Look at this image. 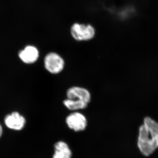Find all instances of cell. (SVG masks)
I'll return each instance as SVG.
<instances>
[{
	"label": "cell",
	"mask_w": 158,
	"mask_h": 158,
	"mask_svg": "<svg viewBox=\"0 0 158 158\" xmlns=\"http://www.w3.org/2000/svg\"><path fill=\"white\" fill-rule=\"evenodd\" d=\"M138 146L145 156H150L158 148V123L150 117H145L139 127Z\"/></svg>",
	"instance_id": "cell-1"
},
{
	"label": "cell",
	"mask_w": 158,
	"mask_h": 158,
	"mask_svg": "<svg viewBox=\"0 0 158 158\" xmlns=\"http://www.w3.org/2000/svg\"><path fill=\"white\" fill-rule=\"evenodd\" d=\"M71 36L78 42H87L92 40L95 37L96 29L90 23H74L70 26Z\"/></svg>",
	"instance_id": "cell-2"
},
{
	"label": "cell",
	"mask_w": 158,
	"mask_h": 158,
	"mask_svg": "<svg viewBox=\"0 0 158 158\" xmlns=\"http://www.w3.org/2000/svg\"><path fill=\"white\" fill-rule=\"evenodd\" d=\"M65 62L63 57L56 52L47 54L44 59V67L49 73L58 74L62 73L65 67Z\"/></svg>",
	"instance_id": "cell-3"
},
{
	"label": "cell",
	"mask_w": 158,
	"mask_h": 158,
	"mask_svg": "<svg viewBox=\"0 0 158 158\" xmlns=\"http://www.w3.org/2000/svg\"><path fill=\"white\" fill-rule=\"evenodd\" d=\"M65 122L70 129L76 132L84 131L88 124L86 116L79 111L72 112L68 115L65 118Z\"/></svg>",
	"instance_id": "cell-4"
},
{
	"label": "cell",
	"mask_w": 158,
	"mask_h": 158,
	"mask_svg": "<svg viewBox=\"0 0 158 158\" xmlns=\"http://www.w3.org/2000/svg\"><path fill=\"white\" fill-rule=\"evenodd\" d=\"M66 98L82 101L89 104L91 100V94L87 88L81 86H73L67 89Z\"/></svg>",
	"instance_id": "cell-5"
},
{
	"label": "cell",
	"mask_w": 158,
	"mask_h": 158,
	"mask_svg": "<svg viewBox=\"0 0 158 158\" xmlns=\"http://www.w3.org/2000/svg\"><path fill=\"white\" fill-rule=\"evenodd\" d=\"M6 126L11 129L19 131L22 129L25 124V118L18 112H13L7 115L5 119Z\"/></svg>",
	"instance_id": "cell-6"
},
{
	"label": "cell",
	"mask_w": 158,
	"mask_h": 158,
	"mask_svg": "<svg viewBox=\"0 0 158 158\" xmlns=\"http://www.w3.org/2000/svg\"><path fill=\"white\" fill-rule=\"evenodd\" d=\"M19 57L25 63L32 64L38 60L39 57V51L34 46H28L20 52Z\"/></svg>",
	"instance_id": "cell-7"
},
{
	"label": "cell",
	"mask_w": 158,
	"mask_h": 158,
	"mask_svg": "<svg viewBox=\"0 0 158 158\" xmlns=\"http://www.w3.org/2000/svg\"><path fill=\"white\" fill-rule=\"evenodd\" d=\"M63 104L66 109L72 112L85 110L88 107L89 104L79 100L66 98L63 101Z\"/></svg>",
	"instance_id": "cell-8"
},
{
	"label": "cell",
	"mask_w": 158,
	"mask_h": 158,
	"mask_svg": "<svg viewBox=\"0 0 158 158\" xmlns=\"http://www.w3.org/2000/svg\"><path fill=\"white\" fill-rule=\"evenodd\" d=\"M71 152L65 142L59 141L55 144L53 158H71Z\"/></svg>",
	"instance_id": "cell-9"
},
{
	"label": "cell",
	"mask_w": 158,
	"mask_h": 158,
	"mask_svg": "<svg viewBox=\"0 0 158 158\" xmlns=\"http://www.w3.org/2000/svg\"><path fill=\"white\" fill-rule=\"evenodd\" d=\"M3 133V130L2 128V126L0 124V138H1V136H2V135Z\"/></svg>",
	"instance_id": "cell-10"
}]
</instances>
